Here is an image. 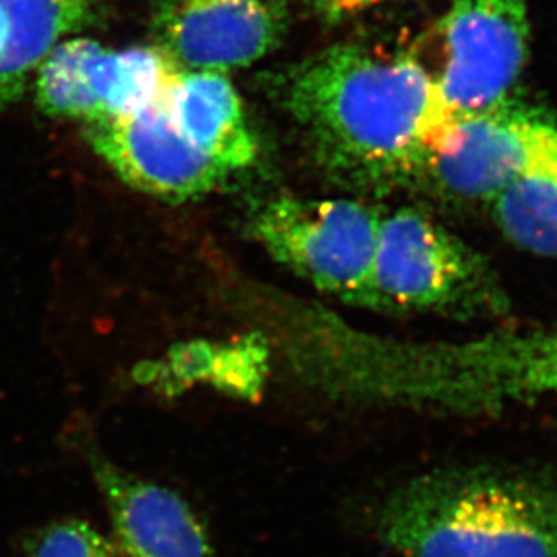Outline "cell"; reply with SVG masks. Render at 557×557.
Returning a JSON list of instances; mask_svg holds the SVG:
<instances>
[{
  "mask_svg": "<svg viewBox=\"0 0 557 557\" xmlns=\"http://www.w3.org/2000/svg\"><path fill=\"white\" fill-rule=\"evenodd\" d=\"M317 165L357 190L428 180L434 156L460 114L413 53L357 44L322 49L269 78Z\"/></svg>",
  "mask_w": 557,
  "mask_h": 557,
  "instance_id": "obj_1",
  "label": "cell"
},
{
  "mask_svg": "<svg viewBox=\"0 0 557 557\" xmlns=\"http://www.w3.org/2000/svg\"><path fill=\"white\" fill-rule=\"evenodd\" d=\"M370 525L403 557H557V472H428L386 494Z\"/></svg>",
  "mask_w": 557,
  "mask_h": 557,
  "instance_id": "obj_2",
  "label": "cell"
},
{
  "mask_svg": "<svg viewBox=\"0 0 557 557\" xmlns=\"http://www.w3.org/2000/svg\"><path fill=\"white\" fill-rule=\"evenodd\" d=\"M498 299L487 264L438 221L414 209L384 214L364 306L472 313Z\"/></svg>",
  "mask_w": 557,
  "mask_h": 557,
  "instance_id": "obj_3",
  "label": "cell"
},
{
  "mask_svg": "<svg viewBox=\"0 0 557 557\" xmlns=\"http://www.w3.org/2000/svg\"><path fill=\"white\" fill-rule=\"evenodd\" d=\"M382 218L362 199L277 196L256 209L248 231L317 289L364 306Z\"/></svg>",
  "mask_w": 557,
  "mask_h": 557,
  "instance_id": "obj_4",
  "label": "cell"
},
{
  "mask_svg": "<svg viewBox=\"0 0 557 557\" xmlns=\"http://www.w3.org/2000/svg\"><path fill=\"white\" fill-rule=\"evenodd\" d=\"M409 395L417 404L485 409L557 397V333L466 344H413Z\"/></svg>",
  "mask_w": 557,
  "mask_h": 557,
  "instance_id": "obj_5",
  "label": "cell"
},
{
  "mask_svg": "<svg viewBox=\"0 0 557 557\" xmlns=\"http://www.w3.org/2000/svg\"><path fill=\"white\" fill-rule=\"evenodd\" d=\"M180 71L158 48L67 38L38 67L35 98L42 113L87 125L160 106Z\"/></svg>",
  "mask_w": 557,
  "mask_h": 557,
  "instance_id": "obj_6",
  "label": "cell"
},
{
  "mask_svg": "<svg viewBox=\"0 0 557 557\" xmlns=\"http://www.w3.org/2000/svg\"><path fill=\"white\" fill-rule=\"evenodd\" d=\"M442 64L431 71L456 113H482L509 100L529 53L527 0H450L436 26Z\"/></svg>",
  "mask_w": 557,
  "mask_h": 557,
  "instance_id": "obj_7",
  "label": "cell"
},
{
  "mask_svg": "<svg viewBox=\"0 0 557 557\" xmlns=\"http://www.w3.org/2000/svg\"><path fill=\"white\" fill-rule=\"evenodd\" d=\"M556 163L557 120L509 98L460 116L428 180L450 196L488 203L505 187Z\"/></svg>",
  "mask_w": 557,
  "mask_h": 557,
  "instance_id": "obj_8",
  "label": "cell"
},
{
  "mask_svg": "<svg viewBox=\"0 0 557 557\" xmlns=\"http://www.w3.org/2000/svg\"><path fill=\"white\" fill-rule=\"evenodd\" d=\"M152 27L177 70L226 73L275 51L288 11L283 0H165Z\"/></svg>",
  "mask_w": 557,
  "mask_h": 557,
  "instance_id": "obj_9",
  "label": "cell"
},
{
  "mask_svg": "<svg viewBox=\"0 0 557 557\" xmlns=\"http://www.w3.org/2000/svg\"><path fill=\"white\" fill-rule=\"evenodd\" d=\"M92 150L127 185L166 201H187L214 190L228 172L196 149L165 106L86 125Z\"/></svg>",
  "mask_w": 557,
  "mask_h": 557,
  "instance_id": "obj_10",
  "label": "cell"
},
{
  "mask_svg": "<svg viewBox=\"0 0 557 557\" xmlns=\"http://www.w3.org/2000/svg\"><path fill=\"white\" fill-rule=\"evenodd\" d=\"M82 450L125 557H215L207 529L180 494L131 474L92 445Z\"/></svg>",
  "mask_w": 557,
  "mask_h": 557,
  "instance_id": "obj_11",
  "label": "cell"
},
{
  "mask_svg": "<svg viewBox=\"0 0 557 557\" xmlns=\"http://www.w3.org/2000/svg\"><path fill=\"white\" fill-rule=\"evenodd\" d=\"M163 106L185 138L228 174L258 158V139L225 73L180 71Z\"/></svg>",
  "mask_w": 557,
  "mask_h": 557,
  "instance_id": "obj_12",
  "label": "cell"
},
{
  "mask_svg": "<svg viewBox=\"0 0 557 557\" xmlns=\"http://www.w3.org/2000/svg\"><path fill=\"white\" fill-rule=\"evenodd\" d=\"M102 0H0V111L21 100L32 75L65 35L86 29Z\"/></svg>",
  "mask_w": 557,
  "mask_h": 557,
  "instance_id": "obj_13",
  "label": "cell"
},
{
  "mask_svg": "<svg viewBox=\"0 0 557 557\" xmlns=\"http://www.w3.org/2000/svg\"><path fill=\"white\" fill-rule=\"evenodd\" d=\"M487 205L516 247L557 259V165L512 183Z\"/></svg>",
  "mask_w": 557,
  "mask_h": 557,
  "instance_id": "obj_14",
  "label": "cell"
},
{
  "mask_svg": "<svg viewBox=\"0 0 557 557\" xmlns=\"http://www.w3.org/2000/svg\"><path fill=\"white\" fill-rule=\"evenodd\" d=\"M22 557H116L113 543L84 520H60L33 532Z\"/></svg>",
  "mask_w": 557,
  "mask_h": 557,
  "instance_id": "obj_15",
  "label": "cell"
},
{
  "mask_svg": "<svg viewBox=\"0 0 557 557\" xmlns=\"http://www.w3.org/2000/svg\"><path fill=\"white\" fill-rule=\"evenodd\" d=\"M315 10L326 21L338 22L348 16L359 15L362 11L384 4L387 0H311Z\"/></svg>",
  "mask_w": 557,
  "mask_h": 557,
  "instance_id": "obj_16",
  "label": "cell"
}]
</instances>
